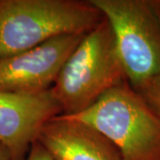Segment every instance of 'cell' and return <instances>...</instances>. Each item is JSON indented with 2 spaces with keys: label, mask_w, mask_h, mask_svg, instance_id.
<instances>
[{
  "label": "cell",
  "mask_w": 160,
  "mask_h": 160,
  "mask_svg": "<svg viewBox=\"0 0 160 160\" xmlns=\"http://www.w3.org/2000/svg\"><path fill=\"white\" fill-rule=\"evenodd\" d=\"M103 18L90 0H0V60L60 36L87 34Z\"/></svg>",
  "instance_id": "6da1fadb"
},
{
  "label": "cell",
  "mask_w": 160,
  "mask_h": 160,
  "mask_svg": "<svg viewBox=\"0 0 160 160\" xmlns=\"http://www.w3.org/2000/svg\"><path fill=\"white\" fill-rule=\"evenodd\" d=\"M126 80L113 31L104 17L70 54L51 90L62 115L74 116Z\"/></svg>",
  "instance_id": "7a4b0ae2"
},
{
  "label": "cell",
  "mask_w": 160,
  "mask_h": 160,
  "mask_svg": "<svg viewBox=\"0 0 160 160\" xmlns=\"http://www.w3.org/2000/svg\"><path fill=\"white\" fill-rule=\"evenodd\" d=\"M65 117L101 132L114 143L123 160H160V118L126 80L89 109Z\"/></svg>",
  "instance_id": "3957f363"
},
{
  "label": "cell",
  "mask_w": 160,
  "mask_h": 160,
  "mask_svg": "<svg viewBox=\"0 0 160 160\" xmlns=\"http://www.w3.org/2000/svg\"><path fill=\"white\" fill-rule=\"evenodd\" d=\"M109 22L128 84L137 90L160 74V4L90 0Z\"/></svg>",
  "instance_id": "277c9868"
},
{
  "label": "cell",
  "mask_w": 160,
  "mask_h": 160,
  "mask_svg": "<svg viewBox=\"0 0 160 160\" xmlns=\"http://www.w3.org/2000/svg\"><path fill=\"white\" fill-rule=\"evenodd\" d=\"M86 34L60 36L0 60V91L39 93L50 90L66 61Z\"/></svg>",
  "instance_id": "5b68a950"
},
{
  "label": "cell",
  "mask_w": 160,
  "mask_h": 160,
  "mask_svg": "<svg viewBox=\"0 0 160 160\" xmlns=\"http://www.w3.org/2000/svg\"><path fill=\"white\" fill-rule=\"evenodd\" d=\"M62 113L51 89L32 94L0 91V142L11 160H25L42 126Z\"/></svg>",
  "instance_id": "8992f818"
},
{
  "label": "cell",
  "mask_w": 160,
  "mask_h": 160,
  "mask_svg": "<svg viewBox=\"0 0 160 160\" xmlns=\"http://www.w3.org/2000/svg\"><path fill=\"white\" fill-rule=\"evenodd\" d=\"M36 141L55 160H123L114 143L101 132L63 115L47 121Z\"/></svg>",
  "instance_id": "52a82bcc"
},
{
  "label": "cell",
  "mask_w": 160,
  "mask_h": 160,
  "mask_svg": "<svg viewBox=\"0 0 160 160\" xmlns=\"http://www.w3.org/2000/svg\"><path fill=\"white\" fill-rule=\"evenodd\" d=\"M134 91L160 118V74Z\"/></svg>",
  "instance_id": "ba28073f"
},
{
  "label": "cell",
  "mask_w": 160,
  "mask_h": 160,
  "mask_svg": "<svg viewBox=\"0 0 160 160\" xmlns=\"http://www.w3.org/2000/svg\"><path fill=\"white\" fill-rule=\"evenodd\" d=\"M25 160H55L39 142L35 141L32 143Z\"/></svg>",
  "instance_id": "9c48e42d"
},
{
  "label": "cell",
  "mask_w": 160,
  "mask_h": 160,
  "mask_svg": "<svg viewBox=\"0 0 160 160\" xmlns=\"http://www.w3.org/2000/svg\"><path fill=\"white\" fill-rule=\"evenodd\" d=\"M0 160H11L10 153L6 147L0 142Z\"/></svg>",
  "instance_id": "30bf717a"
},
{
  "label": "cell",
  "mask_w": 160,
  "mask_h": 160,
  "mask_svg": "<svg viewBox=\"0 0 160 160\" xmlns=\"http://www.w3.org/2000/svg\"><path fill=\"white\" fill-rule=\"evenodd\" d=\"M158 2H159V4H160V1H158Z\"/></svg>",
  "instance_id": "8fae6325"
}]
</instances>
